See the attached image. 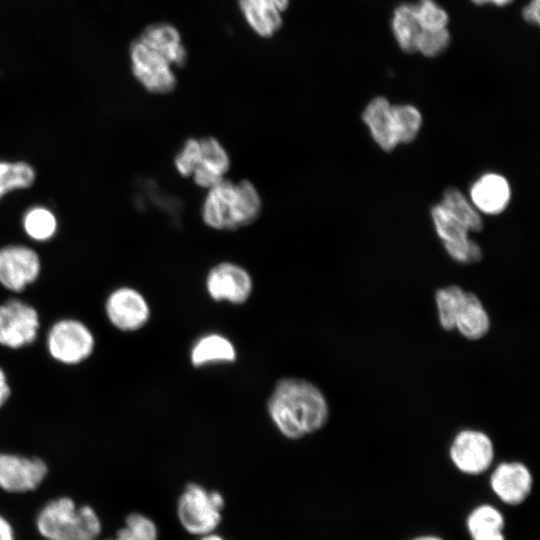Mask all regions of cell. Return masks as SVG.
Wrapping results in <instances>:
<instances>
[{"label":"cell","mask_w":540,"mask_h":540,"mask_svg":"<svg viewBox=\"0 0 540 540\" xmlns=\"http://www.w3.org/2000/svg\"><path fill=\"white\" fill-rule=\"evenodd\" d=\"M187 60L180 31L167 22L147 25L129 46L132 76L153 95H167L176 89L174 68H182Z\"/></svg>","instance_id":"cell-1"},{"label":"cell","mask_w":540,"mask_h":540,"mask_svg":"<svg viewBox=\"0 0 540 540\" xmlns=\"http://www.w3.org/2000/svg\"><path fill=\"white\" fill-rule=\"evenodd\" d=\"M267 409L278 430L290 439L320 430L329 418L322 391L300 378L281 379L268 399Z\"/></svg>","instance_id":"cell-2"},{"label":"cell","mask_w":540,"mask_h":540,"mask_svg":"<svg viewBox=\"0 0 540 540\" xmlns=\"http://www.w3.org/2000/svg\"><path fill=\"white\" fill-rule=\"evenodd\" d=\"M200 207L203 224L213 231L232 232L255 223L263 209L257 186L249 179L225 178L205 190Z\"/></svg>","instance_id":"cell-3"},{"label":"cell","mask_w":540,"mask_h":540,"mask_svg":"<svg viewBox=\"0 0 540 540\" xmlns=\"http://www.w3.org/2000/svg\"><path fill=\"white\" fill-rule=\"evenodd\" d=\"M431 217L447 253L455 261L471 264L482 259L480 246L468 238V233L480 231L483 221L460 190L448 187L441 202L431 208Z\"/></svg>","instance_id":"cell-4"},{"label":"cell","mask_w":540,"mask_h":540,"mask_svg":"<svg viewBox=\"0 0 540 540\" xmlns=\"http://www.w3.org/2000/svg\"><path fill=\"white\" fill-rule=\"evenodd\" d=\"M36 526L46 540H97L101 532L96 512L90 506L76 508L68 497L46 503L36 517Z\"/></svg>","instance_id":"cell-5"},{"label":"cell","mask_w":540,"mask_h":540,"mask_svg":"<svg viewBox=\"0 0 540 540\" xmlns=\"http://www.w3.org/2000/svg\"><path fill=\"white\" fill-rule=\"evenodd\" d=\"M224 505L220 492L189 483L178 498L176 513L188 533L204 536L213 533L220 524Z\"/></svg>","instance_id":"cell-6"},{"label":"cell","mask_w":540,"mask_h":540,"mask_svg":"<svg viewBox=\"0 0 540 540\" xmlns=\"http://www.w3.org/2000/svg\"><path fill=\"white\" fill-rule=\"evenodd\" d=\"M41 272V255L32 245L7 243L0 246V284L5 289L20 293L35 283Z\"/></svg>","instance_id":"cell-7"},{"label":"cell","mask_w":540,"mask_h":540,"mask_svg":"<svg viewBox=\"0 0 540 540\" xmlns=\"http://www.w3.org/2000/svg\"><path fill=\"white\" fill-rule=\"evenodd\" d=\"M494 456L492 439L480 430L459 431L449 447V457L454 466L468 475H478L487 471L493 463Z\"/></svg>","instance_id":"cell-8"},{"label":"cell","mask_w":540,"mask_h":540,"mask_svg":"<svg viewBox=\"0 0 540 540\" xmlns=\"http://www.w3.org/2000/svg\"><path fill=\"white\" fill-rule=\"evenodd\" d=\"M205 288L215 301L243 304L252 294L253 279L244 266L228 260L220 261L208 270Z\"/></svg>","instance_id":"cell-9"},{"label":"cell","mask_w":540,"mask_h":540,"mask_svg":"<svg viewBox=\"0 0 540 540\" xmlns=\"http://www.w3.org/2000/svg\"><path fill=\"white\" fill-rule=\"evenodd\" d=\"M47 346L54 359L65 364H76L92 353L94 338L83 323L65 319L58 321L50 329Z\"/></svg>","instance_id":"cell-10"},{"label":"cell","mask_w":540,"mask_h":540,"mask_svg":"<svg viewBox=\"0 0 540 540\" xmlns=\"http://www.w3.org/2000/svg\"><path fill=\"white\" fill-rule=\"evenodd\" d=\"M39 328L37 311L29 304L11 299L0 305V344L20 348L32 343Z\"/></svg>","instance_id":"cell-11"},{"label":"cell","mask_w":540,"mask_h":540,"mask_svg":"<svg viewBox=\"0 0 540 540\" xmlns=\"http://www.w3.org/2000/svg\"><path fill=\"white\" fill-rule=\"evenodd\" d=\"M111 323L122 331H134L146 324L150 308L145 297L135 288L122 286L113 290L105 303Z\"/></svg>","instance_id":"cell-12"},{"label":"cell","mask_w":540,"mask_h":540,"mask_svg":"<svg viewBox=\"0 0 540 540\" xmlns=\"http://www.w3.org/2000/svg\"><path fill=\"white\" fill-rule=\"evenodd\" d=\"M46 474L47 466L38 458L0 453V488L8 492L34 490Z\"/></svg>","instance_id":"cell-13"},{"label":"cell","mask_w":540,"mask_h":540,"mask_svg":"<svg viewBox=\"0 0 540 540\" xmlns=\"http://www.w3.org/2000/svg\"><path fill=\"white\" fill-rule=\"evenodd\" d=\"M200 155L191 176L193 183L204 190L227 178L231 157L223 143L213 135L199 137Z\"/></svg>","instance_id":"cell-14"},{"label":"cell","mask_w":540,"mask_h":540,"mask_svg":"<svg viewBox=\"0 0 540 540\" xmlns=\"http://www.w3.org/2000/svg\"><path fill=\"white\" fill-rule=\"evenodd\" d=\"M490 486L501 501L509 505H518L531 493L533 477L522 462H502L493 470Z\"/></svg>","instance_id":"cell-15"},{"label":"cell","mask_w":540,"mask_h":540,"mask_svg":"<svg viewBox=\"0 0 540 540\" xmlns=\"http://www.w3.org/2000/svg\"><path fill=\"white\" fill-rule=\"evenodd\" d=\"M239 10L251 30L261 38H271L283 26L290 0H237Z\"/></svg>","instance_id":"cell-16"},{"label":"cell","mask_w":540,"mask_h":540,"mask_svg":"<svg viewBox=\"0 0 540 540\" xmlns=\"http://www.w3.org/2000/svg\"><path fill=\"white\" fill-rule=\"evenodd\" d=\"M362 119L368 126L375 142L384 151L390 152L401 143L393 105L385 97L373 98L365 107Z\"/></svg>","instance_id":"cell-17"},{"label":"cell","mask_w":540,"mask_h":540,"mask_svg":"<svg viewBox=\"0 0 540 540\" xmlns=\"http://www.w3.org/2000/svg\"><path fill=\"white\" fill-rule=\"evenodd\" d=\"M510 186L501 175L488 173L481 176L471 187L470 196L478 210L486 214H499L510 200Z\"/></svg>","instance_id":"cell-18"},{"label":"cell","mask_w":540,"mask_h":540,"mask_svg":"<svg viewBox=\"0 0 540 540\" xmlns=\"http://www.w3.org/2000/svg\"><path fill=\"white\" fill-rule=\"evenodd\" d=\"M490 317L479 297L465 291L455 317L454 330L464 338L476 341L487 335Z\"/></svg>","instance_id":"cell-19"},{"label":"cell","mask_w":540,"mask_h":540,"mask_svg":"<svg viewBox=\"0 0 540 540\" xmlns=\"http://www.w3.org/2000/svg\"><path fill=\"white\" fill-rule=\"evenodd\" d=\"M21 229L32 242L52 241L59 231V219L54 210L44 204H34L25 209L21 216Z\"/></svg>","instance_id":"cell-20"},{"label":"cell","mask_w":540,"mask_h":540,"mask_svg":"<svg viewBox=\"0 0 540 540\" xmlns=\"http://www.w3.org/2000/svg\"><path fill=\"white\" fill-rule=\"evenodd\" d=\"M37 177L35 166L25 159H0V201L14 192L32 188Z\"/></svg>","instance_id":"cell-21"},{"label":"cell","mask_w":540,"mask_h":540,"mask_svg":"<svg viewBox=\"0 0 540 540\" xmlns=\"http://www.w3.org/2000/svg\"><path fill=\"white\" fill-rule=\"evenodd\" d=\"M235 359L236 351L233 344L219 334L201 337L191 350V362L196 367L210 363L232 362Z\"/></svg>","instance_id":"cell-22"},{"label":"cell","mask_w":540,"mask_h":540,"mask_svg":"<svg viewBox=\"0 0 540 540\" xmlns=\"http://www.w3.org/2000/svg\"><path fill=\"white\" fill-rule=\"evenodd\" d=\"M469 534L473 540H505L504 518L491 505H480L467 519Z\"/></svg>","instance_id":"cell-23"},{"label":"cell","mask_w":540,"mask_h":540,"mask_svg":"<svg viewBox=\"0 0 540 540\" xmlns=\"http://www.w3.org/2000/svg\"><path fill=\"white\" fill-rule=\"evenodd\" d=\"M391 27L398 46L406 53L416 52V40L421 27L412 4L402 3L396 6L392 15Z\"/></svg>","instance_id":"cell-24"},{"label":"cell","mask_w":540,"mask_h":540,"mask_svg":"<svg viewBox=\"0 0 540 540\" xmlns=\"http://www.w3.org/2000/svg\"><path fill=\"white\" fill-rule=\"evenodd\" d=\"M464 292L458 285H449L436 291L435 301L438 320L443 330H454L455 317Z\"/></svg>","instance_id":"cell-25"},{"label":"cell","mask_w":540,"mask_h":540,"mask_svg":"<svg viewBox=\"0 0 540 540\" xmlns=\"http://www.w3.org/2000/svg\"><path fill=\"white\" fill-rule=\"evenodd\" d=\"M109 540H158V529L147 516L132 513L127 516L125 526L117 532L116 537Z\"/></svg>","instance_id":"cell-26"},{"label":"cell","mask_w":540,"mask_h":540,"mask_svg":"<svg viewBox=\"0 0 540 540\" xmlns=\"http://www.w3.org/2000/svg\"><path fill=\"white\" fill-rule=\"evenodd\" d=\"M200 155L199 137L186 138L173 157V167L182 178H191Z\"/></svg>","instance_id":"cell-27"},{"label":"cell","mask_w":540,"mask_h":540,"mask_svg":"<svg viewBox=\"0 0 540 540\" xmlns=\"http://www.w3.org/2000/svg\"><path fill=\"white\" fill-rule=\"evenodd\" d=\"M413 8L421 29L447 28L449 15L434 0H419Z\"/></svg>","instance_id":"cell-28"},{"label":"cell","mask_w":540,"mask_h":540,"mask_svg":"<svg viewBox=\"0 0 540 540\" xmlns=\"http://www.w3.org/2000/svg\"><path fill=\"white\" fill-rule=\"evenodd\" d=\"M450 39L447 28L421 29L415 49L425 57H436L448 47Z\"/></svg>","instance_id":"cell-29"},{"label":"cell","mask_w":540,"mask_h":540,"mask_svg":"<svg viewBox=\"0 0 540 540\" xmlns=\"http://www.w3.org/2000/svg\"><path fill=\"white\" fill-rule=\"evenodd\" d=\"M540 0H531L522 10L523 19L530 24H539Z\"/></svg>","instance_id":"cell-30"},{"label":"cell","mask_w":540,"mask_h":540,"mask_svg":"<svg viewBox=\"0 0 540 540\" xmlns=\"http://www.w3.org/2000/svg\"><path fill=\"white\" fill-rule=\"evenodd\" d=\"M0 540H15L11 524L0 515Z\"/></svg>","instance_id":"cell-31"},{"label":"cell","mask_w":540,"mask_h":540,"mask_svg":"<svg viewBox=\"0 0 540 540\" xmlns=\"http://www.w3.org/2000/svg\"><path fill=\"white\" fill-rule=\"evenodd\" d=\"M10 395V388L8 386L5 373L0 368V408L6 402Z\"/></svg>","instance_id":"cell-32"},{"label":"cell","mask_w":540,"mask_h":540,"mask_svg":"<svg viewBox=\"0 0 540 540\" xmlns=\"http://www.w3.org/2000/svg\"><path fill=\"white\" fill-rule=\"evenodd\" d=\"M476 5H484L492 3L496 6L502 7L510 4L513 0H471Z\"/></svg>","instance_id":"cell-33"},{"label":"cell","mask_w":540,"mask_h":540,"mask_svg":"<svg viewBox=\"0 0 540 540\" xmlns=\"http://www.w3.org/2000/svg\"><path fill=\"white\" fill-rule=\"evenodd\" d=\"M200 540H225V539L222 538V537L219 536V535H216V534H214V533H210V534L201 536V539H200Z\"/></svg>","instance_id":"cell-34"},{"label":"cell","mask_w":540,"mask_h":540,"mask_svg":"<svg viewBox=\"0 0 540 540\" xmlns=\"http://www.w3.org/2000/svg\"><path fill=\"white\" fill-rule=\"evenodd\" d=\"M413 540H442L436 536H420V537H417Z\"/></svg>","instance_id":"cell-35"},{"label":"cell","mask_w":540,"mask_h":540,"mask_svg":"<svg viewBox=\"0 0 540 540\" xmlns=\"http://www.w3.org/2000/svg\"><path fill=\"white\" fill-rule=\"evenodd\" d=\"M104 540H109V539H104Z\"/></svg>","instance_id":"cell-36"}]
</instances>
